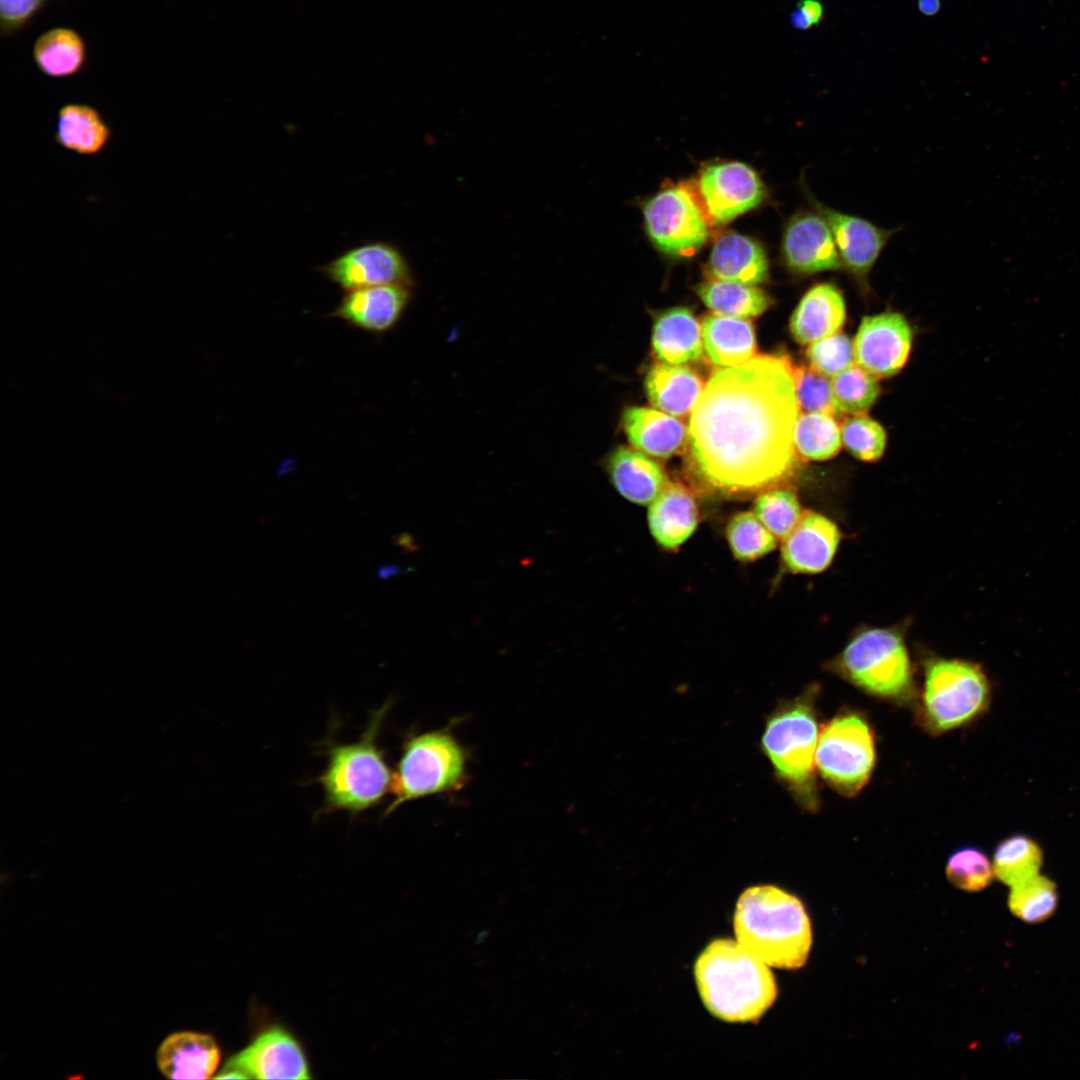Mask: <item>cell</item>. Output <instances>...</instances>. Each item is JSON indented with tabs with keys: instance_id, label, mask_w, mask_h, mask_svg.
<instances>
[{
	"instance_id": "6da1fadb",
	"label": "cell",
	"mask_w": 1080,
	"mask_h": 1080,
	"mask_svg": "<svg viewBox=\"0 0 1080 1080\" xmlns=\"http://www.w3.org/2000/svg\"><path fill=\"white\" fill-rule=\"evenodd\" d=\"M793 369L785 356L756 355L710 376L688 426L692 468L708 488L747 495L793 475L800 410Z\"/></svg>"
},
{
	"instance_id": "7a4b0ae2",
	"label": "cell",
	"mask_w": 1080,
	"mask_h": 1080,
	"mask_svg": "<svg viewBox=\"0 0 1080 1080\" xmlns=\"http://www.w3.org/2000/svg\"><path fill=\"white\" fill-rule=\"evenodd\" d=\"M737 942L768 966L802 967L812 945L809 917L802 902L778 887L745 890L734 914Z\"/></svg>"
},
{
	"instance_id": "3957f363",
	"label": "cell",
	"mask_w": 1080,
	"mask_h": 1080,
	"mask_svg": "<svg viewBox=\"0 0 1080 1080\" xmlns=\"http://www.w3.org/2000/svg\"><path fill=\"white\" fill-rule=\"evenodd\" d=\"M767 966L737 941L714 940L694 968L704 1005L724 1021H758L777 996L775 979Z\"/></svg>"
},
{
	"instance_id": "277c9868",
	"label": "cell",
	"mask_w": 1080,
	"mask_h": 1080,
	"mask_svg": "<svg viewBox=\"0 0 1080 1080\" xmlns=\"http://www.w3.org/2000/svg\"><path fill=\"white\" fill-rule=\"evenodd\" d=\"M390 706L387 701L371 714L357 741L326 746L327 763L317 779L324 795L323 813L355 816L380 804L390 791L393 773L378 742Z\"/></svg>"
},
{
	"instance_id": "5b68a950",
	"label": "cell",
	"mask_w": 1080,
	"mask_h": 1080,
	"mask_svg": "<svg viewBox=\"0 0 1080 1080\" xmlns=\"http://www.w3.org/2000/svg\"><path fill=\"white\" fill-rule=\"evenodd\" d=\"M819 738L815 688L781 704L768 718L762 748L776 775L809 810L818 807L814 763Z\"/></svg>"
},
{
	"instance_id": "8992f818",
	"label": "cell",
	"mask_w": 1080,
	"mask_h": 1080,
	"mask_svg": "<svg viewBox=\"0 0 1080 1080\" xmlns=\"http://www.w3.org/2000/svg\"><path fill=\"white\" fill-rule=\"evenodd\" d=\"M467 779V753L447 729L409 735L393 772L392 800L383 816L404 803L457 791Z\"/></svg>"
},
{
	"instance_id": "52a82bcc",
	"label": "cell",
	"mask_w": 1080,
	"mask_h": 1080,
	"mask_svg": "<svg viewBox=\"0 0 1080 1080\" xmlns=\"http://www.w3.org/2000/svg\"><path fill=\"white\" fill-rule=\"evenodd\" d=\"M989 700V681L979 665L934 660L926 668L920 719L928 731L940 734L973 720Z\"/></svg>"
},
{
	"instance_id": "ba28073f",
	"label": "cell",
	"mask_w": 1080,
	"mask_h": 1080,
	"mask_svg": "<svg viewBox=\"0 0 1080 1080\" xmlns=\"http://www.w3.org/2000/svg\"><path fill=\"white\" fill-rule=\"evenodd\" d=\"M840 668L857 687L881 698L902 699L912 688L906 646L888 629H870L854 637L842 652Z\"/></svg>"
},
{
	"instance_id": "9c48e42d",
	"label": "cell",
	"mask_w": 1080,
	"mask_h": 1080,
	"mask_svg": "<svg viewBox=\"0 0 1080 1080\" xmlns=\"http://www.w3.org/2000/svg\"><path fill=\"white\" fill-rule=\"evenodd\" d=\"M875 743L869 722L857 712H843L819 733L815 763L823 779L846 796L857 794L871 777Z\"/></svg>"
},
{
	"instance_id": "30bf717a",
	"label": "cell",
	"mask_w": 1080,
	"mask_h": 1080,
	"mask_svg": "<svg viewBox=\"0 0 1080 1080\" xmlns=\"http://www.w3.org/2000/svg\"><path fill=\"white\" fill-rule=\"evenodd\" d=\"M648 235L663 253L690 257L709 236L707 217L683 187L660 191L644 206Z\"/></svg>"
},
{
	"instance_id": "8fae6325",
	"label": "cell",
	"mask_w": 1080,
	"mask_h": 1080,
	"mask_svg": "<svg viewBox=\"0 0 1080 1080\" xmlns=\"http://www.w3.org/2000/svg\"><path fill=\"white\" fill-rule=\"evenodd\" d=\"M215 1078L309 1079L310 1075L299 1043L283 1028L273 1027L232 1056Z\"/></svg>"
},
{
	"instance_id": "7c38bea8",
	"label": "cell",
	"mask_w": 1080,
	"mask_h": 1080,
	"mask_svg": "<svg viewBox=\"0 0 1080 1080\" xmlns=\"http://www.w3.org/2000/svg\"><path fill=\"white\" fill-rule=\"evenodd\" d=\"M320 270L345 292L377 285L412 283L405 257L398 248L386 242H371L349 249Z\"/></svg>"
},
{
	"instance_id": "4fadbf2b",
	"label": "cell",
	"mask_w": 1080,
	"mask_h": 1080,
	"mask_svg": "<svg viewBox=\"0 0 1080 1080\" xmlns=\"http://www.w3.org/2000/svg\"><path fill=\"white\" fill-rule=\"evenodd\" d=\"M698 186L708 219L718 225L755 208L766 196L758 174L741 162L706 167Z\"/></svg>"
},
{
	"instance_id": "5bb4252c",
	"label": "cell",
	"mask_w": 1080,
	"mask_h": 1080,
	"mask_svg": "<svg viewBox=\"0 0 1080 1080\" xmlns=\"http://www.w3.org/2000/svg\"><path fill=\"white\" fill-rule=\"evenodd\" d=\"M812 207L828 223L842 268L864 286L868 275L896 229H885L862 217L845 213L810 198Z\"/></svg>"
},
{
	"instance_id": "9a60e30c",
	"label": "cell",
	"mask_w": 1080,
	"mask_h": 1080,
	"mask_svg": "<svg viewBox=\"0 0 1080 1080\" xmlns=\"http://www.w3.org/2000/svg\"><path fill=\"white\" fill-rule=\"evenodd\" d=\"M911 344V328L900 313L866 316L854 339L855 360L876 378L890 377L906 364Z\"/></svg>"
},
{
	"instance_id": "2e32d148",
	"label": "cell",
	"mask_w": 1080,
	"mask_h": 1080,
	"mask_svg": "<svg viewBox=\"0 0 1080 1080\" xmlns=\"http://www.w3.org/2000/svg\"><path fill=\"white\" fill-rule=\"evenodd\" d=\"M781 251L786 267L798 275L843 269L831 229L814 208L798 211L789 219Z\"/></svg>"
},
{
	"instance_id": "e0dca14e",
	"label": "cell",
	"mask_w": 1080,
	"mask_h": 1080,
	"mask_svg": "<svg viewBox=\"0 0 1080 1080\" xmlns=\"http://www.w3.org/2000/svg\"><path fill=\"white\" fill-rule=\"evenodd\" d=\"M410 288L411 285L406 284H386L348 291L332 315L366 332H386L398 323L406 310Z\"/></svg>"
},
{
	"instance_id": "ac0fdd59",
	"label": "cell",
	"mask_w": 1080,
	"mask_h": 1080,
	"mask_svg": "<svg viewBox=\"0 0 1080 1080\" xmlns=\"http://www.w3.org/2000/svg\"><path fill=\"white\" fill-rule=\"evenodd\" d=\"M840 538L838 527L830 519L804 511L795 528L783 540V563L793 573H819L830 565Z\"/></svg>"
},
{
	"instance_id": "d6986e66",
	"label": "cell",
	"mask_w": 1080,
	"mask_h": 1080,
	"mask_svg": "<svg viewBox=\"0 0 1080 1080\" xmlns=\"http://www.w3.org/2000/svg\"><path fill=\"white\" fill-rule=\"evenodd\" d=\"M220 1057L213 1036L180 1031L163 1040L156 1062L161 1073L170 1079H208L215 1073Z\"/></svg>"
},
{
	"instance_id": "ffe728a7",
	"label": "cell",
	"mask_w": 1080,
	"mask_h": 1080,
	"mask_svg": "<svg viewBox=\"0 0 1080 1080\" xmlns=\"http://www.w3.org/2000/svg\"><path fill=\"white\" fill-rule=\"evenodd\" d=\"M846 319V304L841 290L831 282L813 285L801 298L790 323L794 339L811 344L836 334Z\"/></svg>"
},
{
	"instance_id": "44dd1931",
	"label": "cell",
	"mask_w": 1080,
	"mask_h": 1080,
	"mask_svg": "<svg viewBox=\"0 0 1080 1080\" xmlns=\"http://www.w3.org/2000/svg\"><path fill=\"white\" fill-rule=\"evenodd\" d=\"M706 271L711 279L755 285L767 278L768 259L753 239L727 232L716 239Z\"/></svg>"
},
{
	"instance_id": "7402d4cb",
	"label": "cell",
	"mask_w": 1080,
	"mask_h": 1080,
	"mask_svg": "<svg viewBox=\"0 0 1080 1080\" xmlns=\"http://www.w3.org/2000/svg\"><path fill=\"white\" fill-rule=\"evenodd\" d=\"M622 423L629 442L653 457L665 459L678 454L688 439V429L680 420L652 408L630 407Z\"/></svg>"
},
{
	"instance_id": "603a6c76",
	"label": "cell",
	"mask_w": 1080,
	"mask_h": 1080,
	"mask_svg": "<svg viewBox=\"0 0 1080 1080\" xmlns=\"http://www.w3.org/2000/svg\"><path fill=\"white\" fill-rule=\"evenodd\" d=\"M698 510L693 495L681 484L668 483L650 503L649 529L662 547L676 549L695 531Z\"/></svg>"
},
{
	"instance_id": "cb8c5ba5",
	"label": "cell",
	"mask_w": 1080,
	"mask_h": 1080,
	"mask_svg": "<svg viewBox=\"0 0 1080 1080\" xmlns=\"http://www.w3.org/2000/svg\"><path fill=\"white\" fill-rule=\"evenodd\" d=\"M607 470L617 491L636 504H650L669 483L657 462L627 447L611 454Z\"/></svg>"
},
{
	"instance_id": "d4e9b609",
	"label": "cell",
	"mask_w": 1080,
	"mask_h": 1080,
	"mask_svg": "<svg viewBox=\"0 0 1080 1080\" xmlns=\"http://www.w3.org/2000/svg\"><path fill=\"white\" fill-rule=\"evenodd\" d=\"M652 347L656 358L673 365L697 361L703 353L701 325L687 308H672L655 322Z\"/></svg>"
},
{
	"instance_id": "484cf974",
	"label": "cell",
	"mask_w": 1080,
	"mask_h": 1080,
	"mask_svg": "<svg viewBox=\"0 0 1080 1080\" xmlns=\"http://www.w3.org/2000/svg\"><path fill=\"white\" fill-rule=\"evenodd\" d=\"M645 386L651 404L676 417L691 414L704 388L702 379L692 369L662 362L650 368Z\"/></svg>"
},
{
	"instance_id": "4316f807",
	"label": "cell",
	"mask_w": 1080,
	"mask_h": 1080,
	"mask_svg": "<svg viewBox=\"0 0 1080 1080\" xmlns=\"http://www.w3.org/2000/svg\"><path fill=\"white\" fill-rule=\"evenodd\" d=\"M701 330L705 353L718 367L737 366L754 356V330L743 318L709 314L703 318Z\"/></svg>"
},
{
	"instance_id": "83f0119b",
	"label": "cell",
	"mask_w": 1080,
	"mask_h": 1080,
	"mask_svg": "<svg viewBox=\"0 0 1080 1080\" xmlns=\"http://www.w3.org/2000/svg\"><path fill=\"white\" fill-rule=\"evenodd\" d=\"M55 141L73 153L91 156L109 143L112 132L101 113L93 106L68 103L57 113Z\"/></svg>"
},
{
	"instance_id": "f1b7e54d",
	"label": "cell",
	"mask_w": 1080,
	"mask_h": 1080,
	"mask_svg": "<svg viewBox=\"0 0 1080 1080\" xmlns=\"http://www.w3.org/2000/svg\"><path fill=\"white\" fill-rule=\"evenodd\" d=\"M33 61L38 70L51 78H67L79 73L87 60L83 37L69 27H54L35 41Z\"/></svg>"
},
{
	"instance_id": "f546056e",
	"label": "cell",
	"mask_w": 1080,
	"mask_h": 1080,
	"mask_svg": "<svg viewBox=\"0 0 1080 1080\" xmlns=\"http://www.w3.org/2000/svg\"><path fill=\"white\" fill-rule=\"evenodd\" d=\"M697 293L714 313L743 319L760 315L770 304L763 290L733 281L711 279L701 284Z\"/></svg>"
},
{
	"instance_id": "4dcf8cb0",
	"label": "cell",
	"mask_w": 1080,
	"mask_h": 1080,
	"mask_svg": "<svg viewBox=\"0 0 1080 1080\" xmlns=\"http://www.w3.org/2000/svg\"><path fill=\"white\" fill-rule=\"evenodd\" d=\"M1043 852L1037 842L1026 835L1016 834L997 846L993 869L995 876L1009 887L1018 885L1039 874Z\"/></svg>"
},
{
	"instance_id": "1f68e13d",
	"label": "cell",
	"mask_w": 1080,
	"mask_h": 1080,
	"mask_svg": "<svg viewBox=\"0 0 1080 1080\" xmlns=\"http://www.w3.org/2000/svg\"><path fill=\"white\" fill-rule=\"evenodd\" d=\"M841 428L834 415L826 413L799 414L794 429L797 454L808 460H827L841 447Z\"/></svg>"
},
{
	"instance_id": "d6a6232c",
	"label": "cell",
	"mask_w": 1080,
	"mask_h": 1080,
	"mask_svg": "<svg viewBox=\"0 0 1080 1080\" xmlns=\"http://www.w3.org/2000/svg\"><path fill=\"white\" fill-rule=\"evenodd\" d=\"M1010 888L1008 908L1018 919L1034 924L1049 919L1055 913L1058 892L1050 878L1037 874Z\"/></svg>"
},
{
	"instance_id": "836d02e7",
	"label": "cell",
	"mask_w": 1080,
	"mask_h": 1080,
	"mask_svg": "<svg viewBox=\"0 0 1080 1080\" xmlns=\"http://www.w3.org/2000/svg\"><path fill=\"white\" fill-rule=\"evenodd\" d=\"M831 384L839 414H865L880 393L877 378L857 363L835 375Z\"/></svg>"
},
{
	"instance_id": "e575fe53",
	"label": "cell",
	"mask_w": 1080,
	"mask_h": 1080,
	"mask_svg": "<svg viewBox=\"0 0 1080 1080\" xmlns=\"http://www.w3.org/2000/svg\"><path fill=\"white\" fill-rule=\"evenodd\" d=\"M754 513L776 539L783 541L795 528L803 511L792 489L775 486L759 494Z\"/></svg>"
},
{
	"instance_id": "d590c367",
	"label": "cell",
	"mask_w": 1080,
	"mask_h": 1080,
	"mask_svg": "<svg viewBox=\"0 0 1080 1080\" xmlns=\"http://www.w3.org/2000/svg\"><path fill=\"white\" fill-rule=\"evenodd\" d=\"M727 540L734 557L753 561L776 547V538L754 512L736 514L727 526Z\"/></svg>"
},
{
	"instance_id": "8d00e7d4",
	"label": "cell",
	"mask_w": 1080,
	"mask_h": 1080,
	"mask_svg": "<svg viewBox=\"0 0 1080 1080\" xmlns=\"http://www.w3.org/2000/svg\"><path fill=\"white\" fill-rule=\"evenodd\" d=\"M946 876L955 887L977 892L991 884L995 873L993 864L982 850L965 847L949 857Z\"/></svg>"
},
{
	"instance_id": "74e56055",
	"label": "cell",
	"mask_w": 1080,
	"mask_h": 1080,
	"mask_svg": "<svg viewBox=\"0 0 1080 1080\" xmlns=\"http://www.w3.org/2000/svg\"><path fill=\"white\" fill-rule=\"evenodd\" d=\"M841 439L854 457L868 462L878 460L886 446L885 430L865 414L852 415L842 422Z\"/></svg>"
},
{
	"instance_id": "f35d334b",
	"label": "cell",
	"mask_w": 1080,
	"mask_h": 1080,
	"mask_svg": "<svg viewBox=\"0 0 1080 1080\" xmlns=\"http://www.w3.org/2000/svg\"><path fill=\"white\" fill-rule=\"evenodd\" d=\"M793 374L796 398L802 412L839 415L828 376L812 366L803 365L795 367Z\"/></svg>"
},
{
	"instance_id": "ab89813d",
	"label": "cell",
	"mask_w": 1080,
	"mask_h": 1080,
	"mask_svg": "<svg viewBox=\"0 0 1080 1080\" xmlns=\"http://www.w3.org/2000/svg\"><path fill=\"white\" fill-rule=\"evenodd\" d=\"M806 355L810 365L828 377H834L855 363L852 341L839 332L811 343Z\"/></svg>"
},
{
	"instance_id": "60d3db41",
	"label": "cell",
	"mask_w": 1080,
	"mask_h": 1080,
	"mask_svg": "<svg viewBox=\"0 0 1080 1080\" xmlns=\"http://www.w3.org/2000/svg\"><path fill=\"white\" fill-rule=\"evenodd\" d=\"M52 0H0L1 34L11 36L26 26Z\"/></svg>"
},
{
	"instance_id": "b9f144b4",
	"label": "cell",
	"mask_w": 1080,
	"mask_h": 1080,
	"mask_svg": "<svg viewBox=\"0 0 1080 1080\" xmlns=\"http://www.w3.org/2000/svg\"><path fill=\"white\" fill-rule=\"evenodd\" d=\"M824 18V7L818 0H800L790 15L791 23L798 30L818 25Z\"/></svg>"
},
{
	"instance_id": "7bdbcfd3",
	"label": "cell",
	"mask_w": 1080,
	"mask_h": 1080,
	"mask_svg": "<svg viewBox=\"0 0 1080 1080\" xmlns=\"http://www.w3.org/2000/svg\"><path fill=\"white\" fill-rule=\"evenodd\" d=\"M919 11L926 16L935 15L940 7V0H917Z\"/></svg>"
},
{
	"instance_id": "ee69618b",
	"label": "cell",
	"mask_w": 1080,
	"mask_h": 1080,
	"mask_svg": "<svg viewBox=\"0 0 1080 1080\" xmlns=\"http://www.w3.org/2000/svg\"><path fill=\"white\" fill-rule=\"evenodd\" d=\"M400 572L401 567L399 565L390 563L381 565L377 570V575L381 579H387L396 574H399Z\"/></svg>"
},
{
	"instance_id": "f6af8a7d",
	"label": "cell",
	"mask_w": 1080,
	"mask_h": 1080,
	"mask_svg": "<svg viewBox=\"0 0 1080 1080\" xmlns=\"http://www.w3.org/2000/svg\"><path fill=\"white\" fill-rule=\"evenodd\" d=\"M393 542H394L395 545L404 547L408 551L411 550L414 547L413 542H412V537L410 535H408V534H400L398 536L393 537Z\"/></svg>"
}]
</instances>
